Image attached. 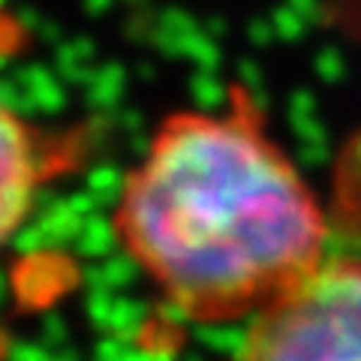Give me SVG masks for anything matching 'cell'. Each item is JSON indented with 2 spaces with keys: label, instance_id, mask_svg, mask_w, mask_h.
Segmentation results:
<instances>
[{
  "label": "cell",
  "instance_id": "cell-3",
  "mask_svg": "<svg viewBox=\"0 0 361 361\" xmlns=\"http://www.w3.org/2000/svg\"><path fill=\"white\" fill-rule=\"evenodd\" d=\"M73 148L70 139L54 142L49 133L39 130L30 118H18L6 111L4 118V232L13 235L18 223L27 220V214L37 202L45 180L54 175V169L66 163L58 151Z\"/></svg>",
  "mask_w": 361,
  "mask_h": 361
},
{
  "label": "cell",
  "instance_id": "cell-2",
  "mask_svg": "<svg viewBox=\"0 0 361 361\" xmlns=\"http://www.w3.org/2000/svg\"><path fill=\"white\" fill-rule=\"evenodd\" d=\"M220 361H361V256L329 253L247 319Z\"/></svg>",
  "mask_w": 361,
  "mask_h": 361
},
{
  "label": "cell",
  "instance_id": "cell-1",
  "mask_svg": "<svg viewBox=\"0 0 361 361\" xmlns=\"http://www.w3.org/2000/svg\"><path fill=\"white\" fill-rule=\"evenodd\" d=\"M123 256L193 325H244L329 256V217L241 87L160 121L118 187Z\"/></svg>",
  "mask_w": 361,
  "mask_h": 361
}]
</instances>
